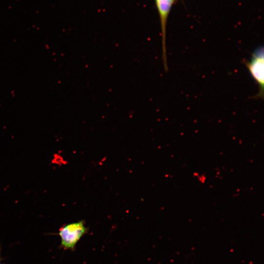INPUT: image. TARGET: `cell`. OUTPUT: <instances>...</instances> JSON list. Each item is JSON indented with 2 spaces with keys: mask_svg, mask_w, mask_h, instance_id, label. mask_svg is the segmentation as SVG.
I'll list each match as a JSON object with an SVG mask.
<instances>
[{
  "mask_svg": "<svg viewBox=\"0 0 264 264\" xmlns=\"http://www.w3.org/2000/svg\"><path fill=\"white\" fill-rule=\"evenodd\" d=\"M1 257L0 256V264H2L1 263Z\"/></svg>",
  "mask_w": 264,
  "mask_h": 264,
  "instance_id": "4",
  "label": "cell"
},
{
  "mask_svg": "<svg viewBox=\"0 0 264 264\" xmlns=\"http://www.w3.org/2000/svg\"><path fill=\"white\" fill-rule=\"evenodd\" d=\"M264 47L259 46L252 54L250 59L245 61L249 72L259 87V91L255 97L263 99L264 92Z\"/></svg>",
  "mask_w": 264,
  "mask_h": 264,
  "instance_id": "1",
  "label": "cell"
},
{
  "mask_svg": "<svg viewBox=\"0 0 264 264\" xmlns=\"http://www.w3.org/2000/svg\"><path fill=\"white\" fill-rule=\"evenodd\" d=\"M84 221L69 223L61 227L58 235L61 238V247L73 250L76 244L87 232Z\"/></svg>",
  "mask_w": 264,
  "mask_h": 264,
  "instance_id": "2",
  "label": "cell"
},
{
  "mask_svg": "<svg viewBox=\"0 0 264 264\" xmlns=\"http://www.w3.org/2000/svg\"><path fill=\"white\" fill-rule=\"evenodd\" d=\"M174 0H155L158 9L162 31V59L165 70L168 71L166 44V24L168 17Z\"/></svg>",
  "mask_w": 264,
  "mask_h": 264,
  "instance_id": "3",
  "label": "cell"
}]
</instances>
